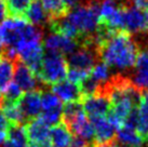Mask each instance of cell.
<instances>
[{
  "mask_svg": "<svg viewBox=\"0 0 148 147\" xmlns=\"http://www.w3.org/2000/svg\"><path fill=\"white\" fill-rule=\"evenodd\" d=\"M99 58L109 67L127 70L136 65L140 49L132 35L117 30L97 49Z\"/></svg>",
  "mask_w": 148,
  "mask_h": 147,
  "instance_id": "obj_1",
  "label": "cell"
},
{
  "mask_svg": "<svg viewBox=\"0 0 148 147\" xmlns=\"http://www.w3.org/2000/svg\"><path fill=\"white\" fill-rule=\"evenodd\" d=\"M67 71L68 64L64 55L47 52L42 60L40 70L37 74V78L42 84L52 87L64 80L67 76Z\"/></svg>",
  "mask_w": 148,
  "mask_h": 147,
  "instance_id": "obj_2",
  "label": "cell"
},
{
  "mask_svg": "<svg viewBox=\"0 0 148 147\" xmlns=\"http://www.w3.org/2000/svg\"><path fill=\"white\" fill-rule=\"evenodd\" d=\"M123 30L132 36L148 34V12L127 1L123 7Z\"/></svg>",
  "mask_w": 148,
  "mask_h": 147,
  "instance_id": "obj_3",
  "label": "cell"
},
{
  "mask_svg": "<svg viewBox=\"0 0 148 147\" xmlns=\"http://www.w3.org/2000/svg\"><path fill=\"white\" fill-rule=\"evenodd\" d=\"M99 51L96 48L79 45L78 49H76L73 53L68 55L67 64L69 68L91 71L93 66L99 62Z\"/></svg>",
  "mask_w": 148,
  "mask_h": 147,
  "instance_id": "obj_4",
  "label": "cell"
},
{
  "mask_svg": "<svg viewBox=\"0 0 148 147\" xmlns=\"http://www.w3.org/2000/svg\"><path fill=\"white\" fill-rule=\"evenodd\" d=\"M82 107L86 115L92 117H105L108 115L111 108V103L109 100V96L103 90L99 91L97 93L84 96L82 98Z\"/></svg>",
  "mask_w": 148,
  "mask_h": 147,
  "instance_id": "obj_5",
  "label": "cell"
},
{
  "mask_svg": "<svg viewBox=\"0 0 148 147\" xmlns=\"http://www.w3.org/2000/svg\"><path fill=\"white\" fill-rule=\"evenodd\" d=\"M28 146H37L51 142L50 127L43 122L40 117L28 120L24 126Z\"/></svg>",
  "mask_w": 148,
  "mask_h": 147,
  "instance_id": "obj_6",
  "label": "cell"
},
{
  "mask_svg": "<svg viewBox=\"0 0 148 147\" xmlns=\"http://www.w3.org/2000/svg\"><path fill=\"white\" fill-rule=\"evenodd\" d=\"M42 45L43 49L47 50V52L62 54V55L65 54L69 55L77 49V47H79L78 42L75 39L56 33H51L49 36L45 37Z\"/></svg>",
  "mask_w": 148,
  "mask_h": 147,
  "instance_id": "obj_7",
  "label": "cell"
},
{
  "mask_svg": "<svg viewBox=\"0 0 148 147\" xmlns=\"http://www.w3.org/2000/svg\"><path fill=\"white\" fill-rule=\"evenodd\" d=\"M91 122L94 129V137L93 143L96 145L111 143L116 141L117 129L114 124L105 117H92Z\"/></svg>",
  "mask_w": 148,
  "mask_h": 147,
  "instance_id": "obj_8",
  "label": "cell"
},
{
  "mask_svg": "<svg viewBox=\"0 0 148 147\" xmlns=\"http://www.w3.org/2000/svg\"><path fill=\"white\" fill-rule=\"evenodd\" d=\"M41 89L26 92L22 95L18 101L22 113L24 115L25 120H32L39 117L41 111Z\"/></svg>",
  "mask_w": 148,
  "mask_h": 147,
  "instance_id": "obj_9",
  "label": "cell"
},
{
  "mask_svg": "<svg viewBox=\"0 0 148 147\" xmlns=\"http://www.w3.org/2000/svg\"><path fill=\"white\" fill-rule=\"evenodd\" d=\"M63 122L65 123L68 129L71 131V133H74L76 136H79L88 142H91L94 137V129H93L92 122L86 116L84 111L79 113L78 115Z\"/></svg>",
  "mask_w": 148,
  "mask_h": 147,
  "instance_id": "obj_10",
  "label": "cell"
},
{
  "mask_svg": "<svg viewBox=\"0 0 148 147\" xmlns=\"http://www.w3.org/2000/svg\"><path fill=\"white\" fill-rule=\"evenodd\" d=\"M51 91L64 103L81 102L83 98L82 92L78 84H75L69 80H62L51 87Z\"/></svg>",
  "mask_w": 148,
  "mask_h": 147,
  "instance_id": "obj_11",
  "label": "cell"
},
{
  "mask_svg": "<svg viewBox=\"0 0 148 147\" xmlns=\"http://www.w3.org/2000/svg\"><path fill=\"white\" fill-rule=\"evenodd\" d=\"M14 80L13 81L22 89V91L37 90V76L27 65H25L20 60L16 62L15 69H14Z\"/></svg>",
  "mask_w": 148,
  "mask_h": 147,
  "instance_id": "obj_12",
  "label": "cell"
},
{
  "mask_svg": "<svg viewBox=\"0 0 148 147\" xmlns=\"http://www.w3.org/2000/svg\"><path fill=\"white\" fill-rule=\"evenodd\" d=\"M117 144H120L122 147H143L145 139L137 132L136 128L123 124L117 130L116 133Z\"/></svg>",
  "mask_w": 148,
  "mask_h": 147,
  "instance_id": "obj_13",
  "label": "cell"
},
{
  "mask_svg": "<svg viewBox=\"0 0 148 147\" xmlns=\"http://www.w3.org/2000/svg\"><path fill=\"white\" fill-rule=\"evenodd\" d=\"M20 58H11L4 53L0 54V89L4 90L13 81L14 69Z\"/></svg>",
  "mask_w": 148,
  "mask_h": 147,
  "instance_id": "obj_14",
  "label": "cell"
},
{
  "mask_svg": "<svg viewBox=\"0 0 148 147\" xmlns=\"http://www.w3.org/2000/svg\"><path fill=\"white\" fill-rule=\"evenodd\" d=\"M50 139L53 147H69L73 139V133L62 121L52 127L50 131Z\"/></svg>",
  "mask_w": 148,
  "mask_h": 147,
  "instance_id": "obj_15",
  "label": "cell"
},
{
  "mask_svg": "<svg viewBox=\"0 0 148 147\" xmlns=\"http://www.w3.org/2000/svg\"><path fill=\"white\" fill-rule=\"evenodd\" d=\"M24 19L32 25L36 26L38 28L43 27L45 25H49V17L47 15L45 11L42 8L41 3L36 0L30 4V7L25 13Z\"/></svg>",
  "mask_w": 148,
  "mask_h": 147,
  "instance_id": "obj_16",
  "label": "cell"
},
{
  "mask_svg": "<svg viewBox=\"0 0 148 147\" xmlns=\"http://www.w3.org/2000/svg\"><path fill=\"white\" fill-rule=\"evenodd\" d=\"M40 3L49 17V22L65 17L70 10L63 0H41Z\"/></svg>",
  "mask_w": 148,
  "mask_h": 147,
  "instance_id": "obj_17",
  "label": "cell"
},
{
  "mask_svg": "<svg viewBox=\"0 0 148 147\" xmlns=\"http://www.w3.org/2000/svg\"><path fill=\"white\" fill-rule=\"evenodd\" d=\"M136 130L144 139L148 136V91L142 92V101L137 108Z\"/></svg>",
  "mask_w": 148,
  "mask_h": 147,
  "instance_id": "obj_18",
  "label": "cell"
},
{
  "mask_svg": "<svg viewBox=\"0 0 148 147\" xmlns=\"http://www.w3.org/2000/svg\"><path fill=\"white\" fill-rule=\"evenodd\" d=\"M1 107H2L1 110L5 116V118L8 119L10 126H23V123L25 122V117L22 113L18 102H3Z\"/></svg>",
  "mask_w": 148,
  "mask_h": 147,
  "instance_id": "obj_19",
  "label": "cell"
},
{
  "mask_svg": "<svg viewBox=\"0 0 148 147\" xmlns=\"http://www.w3.org/2000/svg\"><path fill=\"white\" fill-rule=\"evenodd\" d=\"M34 1L36 0H3L7 15L10 17L24 19L25 13Z\"/></svg>",
  "mask_w": 148,
  "mask_h": 147,
  "instance_id": "obj_20",
  "label": "cell"
},
{
  "mask_svg": "<svg viewBox=\"0 0 148 147\" xmlns=\"http://www.w3.org/2000/svg\"><path fill=\"white\" fill-rule=\"evenodd\" d=\"M63 102L52 92L45 91L41 94V110L42 111H63Z\"/></svg>",
  "mask_w": 148,
  "mask_h": 147,
  "instance_id": "obj_21",
  "label": "cell"
},
{
  "mask_svg": "<svg viewBox=\"0 0 148 147\" xmlns=\"http://www.w3.org/2000/svg\"><path fill=\"white\" fill-rule=\"evenodd\" d=\"M109 75H110L109 66L105 64L104 62H97L91 69L89 77L99 84H105L110 78Z\"/></svg>",
  "mask_w": 148,
  "mask_h": 147,
  "instance_id": "obj_22",
  "label": "cell"
},
{
  "mask_svg": "<svg viewBox=\"0 0 148 147\" xmlns=\"http://www.w3.org/2000/svg\"><path fill=\"white\" fill-rule=\"evenodd\" d=\"M3 91H4L3 102H10V103L18 102L20 98H22V95H23L22 89L14 81L9 83L8 87Z\"/></svg>",
  "mask_w": 148,
  "mask_h": 147,
  "instance_id": "obj_23",
  "label": "cell"
},
{
  "mask_svg": "<svg viewBox=\"0 0 148 147\" xmlns=\"http://www.w3.org/2000/svg\"><path fill=\"white\" fill-rule=\"evenodd\" d=\"M131 80L140 90L148 91V69H137Z\"/></svg>",
  "mask_w": 148,
  "mask_h": 147,
  "instance_id": "obj_24",
  "label": "cell"
},
{
  "mask_svg": "<svg viewBox=\"0 0 148 147\" xmlns=\"http://www.w3.org/2000/svg\"><path fill=\"white\" fill-rule=\"evenodd\" d=\"M90 71H86V70L77 69V68H69L68 67V71H67V80L73 82L75 84L80 86L86 78L89 77Z\"/></svg>",
  "mask_w": 148,
  "mask_h": 147,
  "instance_id": "obj_25",
  "label": "cell"
},
{
  "mask_svg": "<svg viewBox=\"0 0 148 147\" xmlns=\"http://www.w3.org/2000/svg\"><path fill=\"white\" fill-rule=\"evenodd\" d=\"M9 129H10V123L2 113V110L0 109V144L4 143L7 135H8Z\"/></svg>",
  "mask_w": 148,
  "mask_h": 147,
  "instance_id": "obj_26",
  "label": "cell"
},
{
  "mask_svg": "<svg viewBox=\"0 0 148 147\" xmlns=\"http://www.w3.org/2000/svg\"><path fill=\"white\" fill-rule=\"evenodd\" d=\"M135 66L137 69H148V47L140 50Z\"/></svg>",
  "mask_w": 148,
  "mask_h": 147,
  "instance_id": "obj_27",
  "label": "cell"
},
{
  "mask_svg": "<svg viewBox=\"0 0 148 147\" xmlns=\"http://www.w3.org/2000/svg\"><path fill=\"white\" fill-rule=\"evenodd\" d=\"M90 142H88L86 139H81L79 136H73L71 143H70L69 147H90Z\"/></svg>",
  "mask_w": 148,
  "mask_h": 147,
  "instance_id": "obj_28",
  "label": "cell"
},
{
  "mask_svg": "<svg viewBox=\"0 0 148 147\" xmlns=\"http://www.w3.org/2000/svg\"><path fill=\"white\" fill-rule=\"evenodd\" d=\"M7 15V10H5V5H4L3 0H0V23H2L5 20Z\"/></svg>",
  "mask_w": 148,
  "mask_h": 147,
  "instance_id": "obj_29",
  "label": "cell"
},
{
  "mask_svg": "<svg viewBox=\"0 0 148 147\" xmlns=\"http://www.w3.org/2000/svg\"><path fill=\"white\" fill-rule=\"evenodd\" d=\"M63 1L68 5V8L71 9V8H74V7H76V5H78L79 2H80L81 0H63Z\"/></svg>",
  "mask_w": 148,
  "mask_h": 147,
  "instance_id": "obj_30",
  "label": "cell"
},
{
  "mask_svg": "<svg viewBox=\"0 0 148 147\" xmlns=\"http://www.w3.org/2000/svg\"><path fill=\"white\" fill-rule=\"evenodd\" d=\"M93 147H119L118 144L116 141L111 142V143H107V144H101V145H96V144H92Z\"/></svg>",
  "mask_w": 148,
  "mask_h": 147,
  "instance_id": "obj_31",
  "label": "cell"
},
{
  "mask_svg": "<svg viewBox=\"0 0 148 147\" xmlns=\"http://www.w3.org/2000/svg\"><path fill=\"white\" fill-rule=\"evenodd\" d=\"M4 49H5V45H4V41L3 39L0 37V54L3 53Z\"/></svg>",
  "mask_w": 148,
  "mask_h": 147,
  "instance_id": "obj_32",
  "label": "cell"
},
{
  "mask_svg": "<svg viewBox=\"0 0 148 147\" xmlns=\"http://www.w3.org/2000/svg\"><path fill=\"white\" fill-rule=\"evenodd\" d=\"M2 103H3V94L1 93V89H0V106L2 105Z\"/></svg>",
  "mask_w": 148,
  "mask_h": 147,
  "instance_id": "obj_33",
  "label": "cell"
},
{
  "mask_svg": "<svg viewBox=\"0 0 148 147\" xmlns=\"http://www.w3.org/2000/svg\"><path fill=\"white\" fill-rule=\"evenodd\" d=\"M90 147H93V145H91V146Z\"/></svg>",
  "mask_w": 148,
  "mask_h": 147,
  "instance_id": "obj_34",
  "label": "cell"
}]
</instances>
